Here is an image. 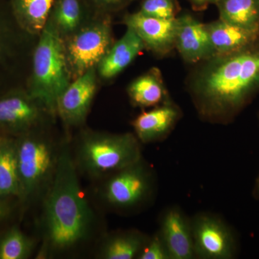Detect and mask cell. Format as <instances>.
<instances>
[{
    "mask_svg": "<svg viewBox=\"0 0 259 259\" xmlns=\"http://www.w3.org/2000/svg\"><path fill=\"white\" fill-rule=\"evenodd\" d=\"M189 90L202 120L231 122L259 91V40L202 61L190 77Z\"/></svg>",
    "mask_w": 259,
    "mask_h": 259,
    "instance_id": "6da1fadb",
    "label": "cell"
},
{
    "mask_svg": "<svg viewBox=\"0 0 259 259\" xmlns=\"http://www.w3.org/2000/svg\"><path fill=\"white\" fill-rule=\"evenodd\" d=\"M95 215L80 186L78 170L67 145L59 158L44 200L42 243L38 258L69 253L90 239Z\"/></svg>",
    "mask_w": 259,
    "mask_h": 259,
    "instance_id": "7a4b0ae2",
    "label": "cell"
},
{
    "mask_svg": "<svg viewBox=\"0 0 259 259\" xmlns=\"http://www.w3.org/2000/svg\"><path fill=\"white\" fill-rule=\"evenodd\" d=\"M71 81L64 38L49 19L34 51L26 90L49 115H55L58 100Z\"/></svg>",
    "mask_w": 259,
    "mask_h": 259,
    "instance_id": "3957f363",
    "label": "cell"
},
{
    "mask_svg": "<svg viewBox=\"0 0 259 259\" xmlns=\"http://www.w3.org/2000/svg\"><path fill=\"white\" fill-rule=\"evenodd\" d=\"M141 144L131 133L85 131L80 136L73 157L78 172L102 180L143 158Z\"/></svg>",
    "mask_w": 259,
    "mask_h": 259,
    "instance_id": "277c9868",
    "label": "cell"
},
{
    "mask_svg": "<svg viewBox=\"0 0 259 259\" xmlns=\"http://www.w3.org/2000/svg\"><path fill=\"white\" fill-rule=\"evenodd\" d=\"M20 181L19 199L27 203L51 185L60 146L36 128L15 137Z\"/></svg>",
    "mask_w": 259,
    "mask_h": 259,
    "instance_id": "5b68a950",
    "label": "cell"
},
{
    "mask_svg": "<svg viewBox=\"0 0 259 259\" xmlns=\"http://www.w3.org/2000/svg\"><path fill=\"white\" fill-rule=\"evenodd\" d=\"M102 180V202L116 212H137L152 203L157 194L156 171L144 157Z\"/></svg>",
    "mask_w": 259,
    "mask_h": 259,
    "instance_id": "8992f818",
    "label": "cell"
},
{
    "mask_svg": "<svg viewBox=\"0 0 259 259\" xmlns=\"http://www.w3.org/2000/svg\"><path fill=\"white\" fill-rule=\"evenodd\" d=\"M72 80L96 67L112 47L109 19L94 20L64 39Z\"/></svg>",
    "mask_w": 259,
    "mask_h": 259,
    "instance_id": "52a82bcc",
    "label": "cell"
},
{
    "mask_svg": "<svg viewBox=\"0 0 259 259\" xmlns=\"http://www.w3.org/2000/svg\"><path fill=\"white\" fill-rule=\"evenodd\" d=\"M190 218L196 259L236 258V235L222 218L207 212H197Z\"/></svg>",
    "mask_w": 259,
    "mask_h": 259,
    "instance_id": "ba28073f",
    "label": "cell"
},
{
    "mask_svg": "<svg viewBox=\"0 0 259 259\" xmlns=\"http://www.w3.org/2000/svg\"><path fill=\"white\" fill-rule=\"evenodd\" d=\"M49 115L26 90L15 88L0 95V133L18 136L35 128Z\"/></svg>",
    "mask_w": 259,
    "mask_h": 259,
    "instance_id": "9c48e42d",
    "label": "cell"
},
{
    "mask_svg": "<svg viewBox=\"0 0 259 259\" xmlns=\"http://www.w3.org/2000/svg\"><path fill=\"white\" fill-rule=\"evenodd\" d=\"M97 90V68L71 81L57 102L56 114L67 127L82 125L86 120Z\"/></svg>",
    "mask_w": 259,
    "mask_h": 259,
    "instance_id": "30bf717a",
    "label": "cell"
},
{
    "mask_svg": "<svg viewBox=\"0 0 259 259\" xmlns=\"http://www.w3.org/2000/svg\"><path fill=\"white\" fill-rule=\"evenodd\" d=\"M177 18L166 20L137 12L126 15L124 23L127 28L134 30L141 37L145 48L153 54L164 56L175 49Z\"/></svg>",
    "mask_w": 259,
    "mask_h": 259,
    "instance_id": "8fae6325",
    "label": "cell"
},
{
    "mask_svg": "<svg viewBox=\"0 0 259 259\" xmlns=\"http://www.w3.org/2000/svg\"><path fill=\"white\" fill-rule=\"evenodd\" d=\"M158 229L171 259H195L191 218L179 206L163 209Z\"/></svg>",
    "mask_w": 259,
    "mask_h": 259,
    "instance_id": "7c38bea8",
    "label": "cell"
},
{
    "mask_svg": "<svg viewBox=\"0 0 259 259\" xmlns=\"http://www.w3.org/2000/svg\"><path fill=\"white\" fill-rule=\"evenodd\" d=\"M175 49L188 63H199L214 56L206 24L189 14L177 17Z\"/></svg>",
    "mask_w": 259,
    "mask_h": 259,
    "instance_id": "4fadbf2b",
    "label": "cell"
},
{
    "mask_svg": "<svg viewBox=\"0 0 259 259\" xmlns=\"http://www.w3.org/2000/svg\"><path fill=\"white\" fill-rule=\"evenodd\" d=\"M181 117L180 107L168 100L135 118L132 122L135 135L142 144L162 142L171 134Z\"/></svg>",
    "mask_w": 259,
    "mask_h": 259,
    "instance_id": "5bb4252c",
    "label": "cell"
},
{
    "mask_svg": "<svg viewBox=\"0 0 259 259\" xmlns=\"http://www.w3.org/2000/svg\"><path fill=\"white\" fill-rule=\"evenodd\" d=\"M144 49L146 48L141 37L134 30L127 28L125 34L112 46L105 57L97 65L99 74L105 79L115 77L123 71Z\"/></svg>",
    "mask_w": 259,
    "mask_h": 259,
    "instance_id": "9a60e30c",
    "label": "cell"
},
{
    "mask_svg": "<svg viewBox=\"0 0 259 259\" xmlns=\"http://www.w3.org/2000/svg\"><path fill=\"white\" fill-rule=\"evenodd\" d=\"M206 25L214 56L236 52L259 40V29L242 28L221 19Z\"/></svg>",
    "mask_w": 259,
    "mask_h": 259,
    "instance_id": "2e32d148",
    "label": "cell"
},
{
    "mask_svg": "<svg viewBox=\"0 0 259 259\" xmlns=\"http://www.w3.org/2000/svg\"><path fill=\"white\" fill-rule=\"evenodd\" d=\"M149 237L136 229L109 233L102 238L97 256L102 259H137Z\"/></svg>",
    "mask_w": 259,
    "mask_h": 259,
    "instance_id": "e0dca14e",
    "label": "cell"
},
{
    "mask_svg": "<svg viewBox=\"0 0 259 259\" xmlns=\"http://www.w3.org/2000/svg\"><path fill=\"white\" fill-rule=\"evenodd\" d=\"M19 26L10 8L9 2L0 0V85L5 74L13 72L19 55ZM1 95V93H0Z\"/></svg>",
    "mask_w": 259,
    "mask_h": 259,
    "instance_id": "ac0fdd59",
    "label": "cell"
},
{
    "mask_svg": "<svg viewBox=\"0 0 259 259\" xmlns=\"http://www.w3.org/2000/svg\"><path fill=\"white\" fill-rule=\"evenodd\" d=\"M127 93L133 105L142 108L157 107L170 100L161 71L156 68L135 79L129 85Z\"/></svg>",
    "mask_w": 259,
    "mask_h": 259,
    "instance_id": "d6986e66",
    "label": "cell"
},
{
    "mask_svg": "<svg viewBox=\"0 0 259 259\" xmlns=\"http://www.w3.org/2000/svg\"><path fill=\"white\" fill-rule=\"evenodd\" d=\"M19 26L26 33L38 35L45 28L54 0H8Z\"/></svg>",
    "mask_w": 259,
    "mask_h": 259,
    "instance_id": "ffe728a7",
    "label": "cell"
},
{
    "mask_svg": "<svg viewBox=\"0 0 259 259\" xmlns=\"http://www.w3.org/2000/svg\"><path fill=\"white\" fill-rule=\"evenodd\" d=\"M20 195L16 140L0 135V199Z\"/></svg>",
    "mask_w": 259,
    "mask_h": 259,
    "instance_id": "44dd1931",
    "label": "cell"
},
{
    "mask_svg": "<svg viewBox=\"0 0 259 259\" xmlns=\"http://www.w3.org/2000/svg\"><path fill=\"white\" fill-rule=\"evenodd\" d=\"M90 8L87 0H54L49 19L64 39L82 26Z\"/></svg>",
    "mask_w": 259,
    "mask_h": 259,
    "instance_id": "7402d4cb",
    "label": "cell"
},
{
    "mask_svg": "<svg viewBox=\"0 0 259 259\" xmlns=\"http://www.w3.org/2000/svg\"><path fill=\"white\" fill-rule=\"evenodd\" d=\"M220 18L242 28L259 29V0H218Z\"/></svg>",
    "mask_w": 259,
    "mask_h": 259,
    "instance_id": "603a6c76",
    "label": "cell"
},
{
    "mask_svg": "<svg viewBox=\"0 0 259 259\" xmlns=\"http://www.w3.org/2000/svg\"><path fill=\"white\" fill-rule=\"evenodd\" d=\"M32 238L18 226L11 227L0 235V259H27L35 249Z\"/></svg>",
    "mask_w": 259,
    "mask_h": 259,
    "instance_id": "cb8c5ba5",
    "label": "cell"
},
{
    "mask_svg": "<svg viewBox=\"0 0 259 259\" xmlns=\"http://www.w3.org/2000/svg\"><path fill=\"white\" fill-rule=\"evenodd\" d=\"M140 13L160 19L176 18L177 5L175 0H144Z\"/></svg>",
    "mask_w": 259,
    "mask_h": 259,
    "instance_id": "d4e9b609",
    "label": "cell"
},
{
    "mask_svg": "<svg viewBox=\"0 0 259 259\" xmlns=\"http://www.w3.org/2000/svg\"><path fill=\"white\" fill-rule=\"evenodd\" d=\"M137 259H171L159 232L157 231L149 237Z\"/></svg>",
    "mask_w": 259,
    "mask_h": 259,
    "instance_id": "484cf974",
    "label": "cell"
},
{
    "mask_svg": "<svg viewBox=\"0 0 259 259\" xmlns=\"http://www.w3.org/2000/svg\"><path fill=\"white\" fill-rule=\"evenodd\" d=\"M91 8L98 11L109 12L122 9L134 0H87Z\"/></svg>",
    "mask_w": 259,
    "mask_h": 259,
    "instance_id": "4316f807",
    "label": "cell"
},
{
    "mask_svg": "<svg viewBox=\"0 0 259 259\" xmlns=\"http://www.w3.org/2000/svg\"><path fill=\"white\" fill-rule=\"evenodd\" d=\"M196 8H202L211 4H216L218 0H189Z\"/></svg>",
    "mask_w": 259,
    "mask_h": 259,
    "instance_id": "83f0119b",
    "label": "cell"
},
{
    "mask_svg": "<svg viewBox=\"0 0 259 259\" xmlns=\"http://www.w3.org/2000/svg\"><path fill=\"white\" fill-rule=\"evenodd\" d=\"M10 209L5 201L0 199V222L9 214Z\"/></svg>",
    "mask_w": 259,
    "mask_h": 259,
    "instance_id": "f1b7e54d",
    "label": "cell"
},
{
    "mask_svg": "<svg viewBox=\"0 0 259 259\" xmlns=\"http://www.w3.org/2000/svg\"><path fill=\"white\" fill-rule=\"evenodd\" d=\"M254 194L255 197L259 199V176L258 177V180L256 181V184H255Z\"/></svg>",
    "mask_w": 259,
    "mask_h": 259,
    "instance_id": "f546056e",
    "label": "cell"
}]
</instances>
